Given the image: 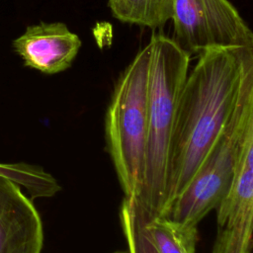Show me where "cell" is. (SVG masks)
I'll list each match as a JSON object with an SVG mask.
<instances>
[{
    "label": "cell",
    "instance_id": "6da1fadb",
    "mask_svg": "<svg viewBox=\"0 0 253 253\" xmlns=\"http://www.w3.org/2000/svg\"><path fill=\"white\" fill-rule=\"evenodd\" d=\"M253 47L211 48L199 53L183 85L170 143L164 215L221 134L238 97Z\"/></svg>",
    "mask_w": 253,
    "mask_h": 253
},
{
    "label": "cell",
    "instance_id": "7a4b0ae2",
    "mask_svg": "<svg viewBox=\"0 0 253 253\" xmlns=\"http://www.w3.org/2000/svg\"><path fill=\"white\" fill-rule=\"evenodd\" d=\"M148 44V133L138 201L148 218H152L164 215L170 143L191 54L163 34H153Z\"/></svg>",
    "mask_w": 253,
    "mask_h": 253
},
{
    "label": "cell",
    "instance_id": "3957f363",
    "mask_svg": "<svg viewBox=\"0 0 253 253\" xmlns=\"http://www.w3.org/2000/svg\"><path fill=\"white\" fill-rule=\"evenodd\" d=\"M150 47L143 46L119 77L105 118L107 149L125 197L139 200L148 133Z\"/></svg>",
    "mask_w": 253,
    "mask_h": 253
},
{
    "label": "cell",
    "instance_id": "277c9868",
    "mask_svg": "<svg viewBox=\"0 0 253 253\" xmlns=\"http://www.w3.org/2000/svg\"><path fill=\"white\" fill-rule=\"evenodd\" d=\"M253 124V67L243 78L234 109L217 140L184 191L169 207L168 216L187 233L199 235V222L215 210L233 180L241 136Z\"/></svg>",
    "mask_w": 253,
    "mask_h": 253
},
{
    "label": "cell",
    "instance_id": "5b68a950",
    "mask_svg": "<svg viewBox=\"0 0 253 253\" xmlns=\"http://www.w3.org/2000/svg\"><path fill=\"white\" fill-rule=\"evenodd\" d=\"M174 40L188 53L253 47V34L228 0H172Z\"/></svg>",
    "mask_w": 253,
    "mask_h": 253
},
{
    "label": "cell",
    "instance_id": "8992f818",
    "mask_svg": "<svg viewBox=\"0 0 253 253\" xmlns=\"http://www.w3.org/2000/svg\"><path fill=\"white\" fill-rule=\"evenodd\" d=\"M216 210L211 253H251L253 218V125L243 132L232 183Z\"/></svg>",
    "mask_w": 253,
    "mask_h": 253
},
{
    "label": "cell",
    "instance_id": "52a82bcc",
    "mask_svg": "<svg viewBox=\"0 0 253 253\" xmlns=\"http://www.w3.org/2000/svg\"><path fill=\"white\" fill-rule=\"evenodd\" d=\"M0 165V253H41L43 229L32 201Z\"/></svg>",
    "mask_w": 253,
    "mask_h": 253
},
{
    "label": "cell",
    "instance_id": "ba28073f",
    "mask_svg": "<svg viewBox=\"0 0 253 253\" xmlns=\"http://www.w3.org/2000/svg\"><path fill=\"white\" fill-rule=\"evenodd\" d=\"M13 47L26 66L55 74L71 66L81 40L63 23H40L29 26L14 40Z\"/></svg>",
    "mask_w": 253,
    "mask_h": 253
},
{
    "label": "cell",
    "instance_id": "9c48e42d",
    "mask_svg": "<svg viewBox=\"0 0 253 253\" xmlns=\"http://www.w3.org/2000/svg\"><path fill=\"white\" fill-rule=\"evenodd\" d=\"M113 16L121 22L157 29L172 15V0H107Z\"/></svg>",
    "mask_w": 253,
    "mask_h": 253
},
{
    "label": "cell",
    "instance_id": "30bf717a",
    "mask_svg": "<svg viewBox=\"0 0 253 253\" xmlns=\"http://www.w3.org/2000/svg\"><path fill=\"white\" fill-rule=\"evenodd\" d=\"M145 228L157 253H195L199 235L179 228L168 216L146 217Z\"/></svg>",
    "mask_w": 253,
    "mask_h": 253
},
{
    "label": "cell",
    "instance_id": "8fae6325",
    "mask_svg": "<svg viewBox=\"0 0 253 253\" xmlns=\"http://www.w3.org/2000/svg\"><path fill=\"white\" fill-rule=\"evenodd\" d=\"M146 217L147 214L137 199L125 197L121 205L120 219L129 253H157L145 228Z\"/></svg>",
    "mask_w": 253,
    "mask_h": 253
},
{
    "label": "cell",
    "instance_id": "7c38bea8",
    "mask_svg": "<svg viewBox=\"0 0 253 253\" xmlns=\"http://www.w3.org/2000/svg\"><path fill=\"white\" fill-rule=\"evenodd\" d=\"M115 253H129V251H128V250H125V251H117V252H115Z\"/></svg>",
    "mask_w": 253,
    "mask_h": 253
}]
</instances>
